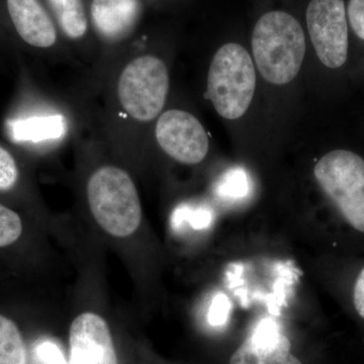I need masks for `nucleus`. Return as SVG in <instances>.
I'll return each mask as SVG.
<instances>
[{"label":"nucleus","instance_id":"obj_15","mask_svg":"<svg viewBox=\"0 0 364 364\" xmlns=\"http://www.w3.org/2000/svg\"><path fill=\"white\" fill-rule=\"evenodd\" d=\"M218 195L226 198H242L247 196L249 178L245 170L233 168L227 171L217 186Z\"/></svg>","mask_w":364,"mask_h":364},{"label":"nucleus","instance_id":"obj_9","mask_svg":"<svg viewBox=\"0 0 364 364\" xmlns=\"http://www.w3.org/2000/svg\"><path fill=\"white\" fill-rule=\"evenodd\" d=\"M291 347L277 323L263 320L234 352L230 364H303L291 353Z\"/></svg>","mask_w":364,"mask_h":364},{"label":"nucleus","instance_id":"obj_5","mask_svg":"<svg viewBox=\"0 0 364 364\" xmlns=\"http://www.w3.org/2000/svg\"><path fill=\"white\" fill-rule=\"evenodd\" d=\"M169 90V75L157 57H139L128 64L117 83L124 111L139 122H150L161 112Z\"/></svg>","mask_w":364,"mask_h":364},{"label":"nucleus","instance_id":"obj_17","mask_svg":"<svg viewBox=\"0 0 364 364\" xmlns=\"http://www.w3.org/2000/svg\"><path fill=\"white\" fill-rule=\"evenodd\" d=\"M18 179L16 160L9 151L0 146V191H9Z\"/></svg>","mask_w":364,"mask_h":364},{"label":"nucleus","instance_id":"obj_7","mask_svg":"<svg viewBox=\"0 0 364 364\" xmlns=\"http://www.w3.org/2000/svg\"><path fill=\"white\" fill-rule=\"evenodd\" d=\"M156 140L168 156L182 164L200 163L208 155V136L200 122L181 109L163 112L155 129Z\"/></svg>","mask_w":364,"mask_h":364},{"label":"nucleus","instance_id":"obj_16","mask_svg":"<svg viewBox=\"0 0 364 364\" xmlns=\"http://www.w3.org/2000/svg\"><path fill=\"white\" fill-rule=\"evenodd\" d=\"M23 234L20 215L11 208L0 205V248L16 243Z\"/></svg>","mask_w":364,"mask_h":364},{"label":"nucleus","instance_id":"obj_10","mask_svg":"<svg viewBox=\"0 0 364 364\" xmlns=\"http://www.w3.org/2000/svg\"><path fill=\"white\" fill-rule=\"evenodd\" d=\"M7 9L21 39L37 48L56 43L54 23L39 0H7Z\"/></svg>","mask_w":364,"mask_h":364},{"label":"nucleus","instance_id":"obj_13","mask_svg":"<svg viewBox=\"0 0 364 364\" xmlns=\"http://www.w3.org/2000/svg\"><path fill=\"white\" fill-rule=\"evenodd\" d=\"M63 32L71 39H79L87 31V18L82 0H49Z\"/></svg>","mask_w":364,"mask_h":364},{"label":"nucleus","instance_id":"obj_3","mask_svg":"<svg viewBox=\"0 0 364 364\" xmlns=\"http://www.w3.org/2000/svg\"><path fill=\"white\" fill-rule=\"evenodd\" d=\"M256 88L255 67L247 50L229 43L215 53L208 75V97L220 116L237 119L252 102Z\"/></svg>","mask_w":364,"mask_h":364},{"label":"nucleus","instance_id":"obj_2","mask_svg":"<svg viewBox=\"0 0 364 364\" xmlns=\"http://www.w3.org/2000/svg\"><path fill=\"white\" fill-rule=\"evenodd\" d=\"M86 195L93 219L109 236L128 238L140 227V198L124 169L107 165L95 170L87 182Z\"/></svg>","mask_w":364,"mask_h":364},{"label":"nucleus","instance_id":"obj_14","mask_svg":"<svg viewBox=\"0 0 364 364\" xmlns=\"http://www.w3.org/2000/svg\"><path fill=\"white\" fill-rule=\"evenodd\" d=\"M0 364H28V352L20 329L0 314Z\"/></svg>","mask_w":364,"mask_h":364},{"label":"nucleus","instance_id":"obj_12","mask_svg":"<svg viewBox=\"0 0 364 364\" xmlns=\"http://www.w3.org/2000/svg\"><path fill=\"white\" fill-rule=\"evenodd\" d=\"M11 131L14 138L18 141L41 142L56 140L65 134V117L56 114L20 119L11 124Z\"/></svg>","mask_w":364,"mask_h":364},{"label":"nucleus","instance_id":"obj_6","mask_svg":"<svg viewBox=\"0 0 364 364\" xmlns=\"http://www.w3.org/2000/svg\"><path fill=\"white\" fill-rule=\"evenodd\" d=\"M306 25L318 58L330 69L343 66L348 56V20L344 0H312Z\"/></svg>","mask_w":364,"mask_h":364},{"label":"nucleus","instance_id":"obj_8","mask_svg":"<svg viewBox=\"0 0 364 364\" xmlns=\"http://www.w3.org/2000/svg\"><path fill=\"white\" fill-rule=\"evenodd\" d=\"M69 364H119L109 324L92 312L74 318L69 331Z\"/></svg>","mask_w":364,"mask_h":364},{"label":"nucleus","instance_id":"obj_1","mask_svg":"<svg viewBox=\"0 0 364 364\" xmlns=\"http://www.w3.org/2000/svg\"><path fill=\"white\" fill-rule=\"evenodd\" d=\"M252 51L265 80L287 85L301 70L306 54L305 33L291 14L269 11L254 26Z\"/></svg>","mask_w":364,"mask_h":364},{"label":"nucleus","instance_id":"obj_19","mask_svg":"<svg viewBox=\"0 0 364 364\" xmlns=\"http://www.w3.org/2000/svg\"><path fill=\"white\" fill-rule=\"evenodd\" d=\"M36 364H65L59 349L51 342L38 345L35 349Z\"/></svg>","mask_w":364,"mask_h":364},{"label":"nucleus","instance_id":"obj_11","mask_svg":"<svg viewBox=\"0 0 364 364\" xmlns=\"http://www.w3.org/2000/svg\"><path fill=\"white\" fill-rule=\"evenodd\" d=\"M141 14L139 0H93L91 18L97 33L109 42L124 39Z\"/></svg>","mask_w":364,"mask_h":364},{"label":"nucleus","instance_id":"obj_18","mask_svg":"<svg viewBox=\"0 0 364 364\" xmlns=\"http://www.w3.org/2000/svg\"><path fill=\"white\" fill-rule=\"evenodd\" d=\"M346 13L352 31L364 41V0H349Z\"/></svg>","mask_w":364,"mask_h":364},{"label":"nucleus","instance_id":"obj_20","mask_svg":"<svg viewBox=\"0 0 364 364\" xmlns=\"http://www.w3.org/2000/svg\"><path fill=\"white\" fill-rule=\"evenodd\" d=\"M353 304L356 312L364 320V267L359 272L353 289Z\"/></svg>","mask_w":364,"mask_h":364},{"label":"nucleus","instance_id":"obj_4","mask_svg":"<svg viewBox=\"0 0 364 364\" xmlns=\"http://www.w3.org/2000/svg\"><path fill=\"white\" fill-rule=\"evenodd\" d=\"M314 174L345 221L364 234L363 158L352 151H331L318 160Z\"/></svg>","mask_w":364,"mask_h":364}]
</instances>
